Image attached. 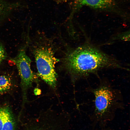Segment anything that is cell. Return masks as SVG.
Instances as JSON below:
<instances>
[{
	"label": "cell",
	"instance_id": "obj_10",
	"mask_svg": "<svg viewBox=\"0 0 130 130\" xmlns=\"http://www.w3.org/2000/svg\"><path fill=\"white\" fill-rule=\"evenodd\" d=\"M6 54L4 48L0 44V63L6 58Z\"/></svg>",
	"mask_w": 130,
	"mask_h": 130
},
{
	"label": "cell",
	"instance_id": "obj_8",
	"mask_svg": "<svg viewBox=\"0 0 130 130\" xmlns=\"http://www.w3.org/2000/svg\"><path fill=\"white\" fill-rule=\"evenodd\" d=\"M12 85V81L9 77L5 75L0 76V94L8 91Z\"/></svg>",
	"mask_w": 130,
	"mask_h": 130
},
{
	"label": "cell",
	"instance_id": "obj_11",
	"mask_svg": "<svg viewBox=\"0 0 130 130\" xmlns=\"http://www.w3.org/2000/svg\"><path fill=\"white\" fill-rule=\"evenodd\" d=\"M94 130H114L112 129L109 127H107L106 126L99 127V128L97 129H95Z\"/></svg>",
	"mask_w": 130,
	"mask_h": 130
},
{
	"label": "cell",
	"instance_id": "obj_2",
	"mask_svg": "<svg viewBox=\"0 0 130 130\" xmlns=\"http://www.w3.org/2000/svg\"><path fill=\"white\" fill-rule=\"evenodd\" d=\"M98 86L89 87L86 91L94 96L93 111L90 118L93 126H106L114 118L117 111L124 108L120 91L112 85L107 79H100Z\"/></svg>",
	"mask_w": 130,
	"mask_h": 130
},
{
	"label": "cell",
	"instance_id": "obj_6",
	"mask_svg": "<svg viewBox=\"0 0 130 130\" xmlns=\"http://www.w3.org/2000/svg\"><path fill=\"white\" fill-rule=\"evenodd\" d=\"M16 123L10 108L0 107V130H14Z\"/></svg>",
	"mask_w": 130,
	"mask_h": 130
},
{
	"label": "cell",
	"instance_id": "obj_3",
	"mask_svg": "<svg viewBox=\"0 0 130 130\" xmlns=\"http://www.w3.org/2000/svg\"><path fill=\"white\" fill-rule=\"evenodd\" d=\"M34 53L39 76L50 86L55 88L57 81L55 65L58 60L54 57L52 49L41 46L34 50Z\"/></svg>",
	"mask_w": 130,
	"mask_h": 130
},
{
	"label": "cell",
	"instance_id": "obj_9",
	"mask_svg": "<svg viewBox=\"0 0 130 130\" xmlns=\"http://www.w3.org/2000/svg\"><path fill=\"white\" fill-rule=\"evenodd\" d=\"M11 8L10 6L5 3L3 1L0 0V16L6 13Z\"/></svg>",
	"mask_w": 130,
	"mask_h": 130
},
{
	"label": "cell",
	"instance_id": "obj_4",
	"mask_svg": "<svg viewBox=\"0 0 130 130\" xmlns=\"http://www.w3.org/2000/svg\"><path fill=\"white\" fill-rule=\"evenodd\" d=\"M58 3H67L71 10L72 17L81 8L86 6L95 9L119 13L117 0H56Z\"/></svg>",
	"mask_w": 130,
	"mask_h": 130
},
{
	"label": "cell",
	"instance_id": "obj_1",
	"mask_svg": "<svg viewBox=\"0 0 130 130\" xmlns=\"http://www.w3.org/2000/svg\"><path fill=\"white\" fill-rule=\"evenodd\" d=\"M65 64L74 80L87 78L102 70L126 69L114 58L91 45L86 44L73 50L66 56Z\"/></svg>",
	"mask_w": 130,
	"mask_h": 130
},
{
	"label": "cell",
	"instance_id": "obj_7",
	"mask_svg": "<svg viewBox=\"0 0 130 130\" xmlns=\"http://www.w3.org/2000/svg\"><path fill=\"white\" fill-rule=\"evenodd\" d=\"M33 130H69L68 124L61 122L39 120Z\"/></svg>",
	"mask_w": 130,
	"mask_h": 130
},
{
	"label": "cell",
	"instance_id": "obj_5",
	"mask_svg": "<svg viewBox=\"0 0 130 130\" xmlns=\"http://www.w3.org/2000/svg\"><path fill=\"white\" fill-rule=\"evenodd\" d=\"M16 65L21 79V85L24 103L26 99L27 90L31 87L34 75L30 67L31 60L24 50L20 51L16 56L12 59Z\"/></svg>",
	"mask_w": 130,
	"mask_h": 130
}]
</instances>
